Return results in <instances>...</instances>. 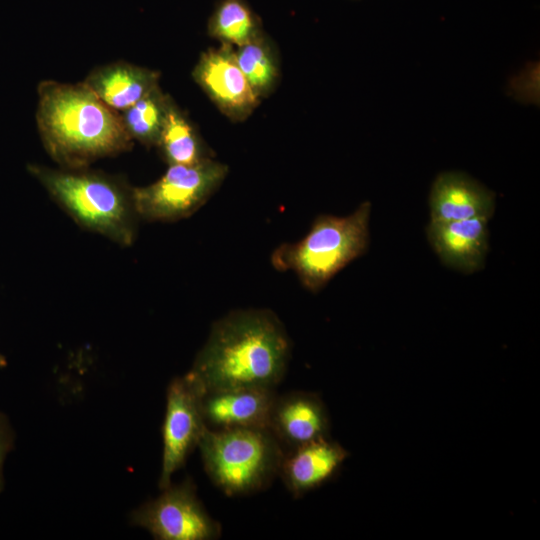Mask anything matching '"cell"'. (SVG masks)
Returning a JSON list of instances; mask_svg holds the SVG:
<instances>
[{
    "label": "cell",
    "instance_id": "cell-1",
    "mask_svg": "<svg viewBox=\"0 0 540 540\" xmlns=\"http://www.w3.org/2000/svg\"><path fill=\"white\" fill-rule=\"evenodd\" d=\"M290 352L286 329L271 310H235L213 324L186 375L200 393L274 389L285 375Z\"/></svg>",
    "mask_w": 540,
    "mask_h": 540
},
{
    "label": "cell",
    "instance_id": "cell-2",
    "mask_svg": "<svg viewBox=\"0 0 540 540\" xmlns=\"http://www.w3.org/2000/svg\"><path fill=\"white\" fill-rule=\"evenodd\" d=\"M36 123L43 146L64 169H82L133 147L120 114L84 82L41 81Z\"/></svg>",
    "mask_w": 540,
    "mask_h": 540
},
{
    "label": "cell",
    "instance_id": "cell-3",
    "mask_svg": "<svg viewBox=\"0 0 540 540\" xmlns=\"http://www.w3.org/2000/svg\"><path fill=\"white\" fill-rule=\"evenodd\" d=\"M29 173L50 197L82 228L98 233L121 246L136 237L137 213L132 187L101 171L54 169L28 165Z\"/></svg>",
    "mask_w": 540,
    "mask_h": 540
},
{
    "label": "cell",
    "instance_id": "cell-4",
    "mask_svg": "<svg viewBox=\"0 0 540 540\" xmlns=\"http://www.w3.org/2000/svg\"><path fill=\"white\" fill-rule=\"evenodd\" d=\"M370 212L371 204L365 201L347 216H317L302 239L272 252L271 264L278 271H292L309 291H320L367 251Z\"/></svg>",
    "mask_w": 540,
    "mask_h": 540
},
{
    "label": "cell",
    "instance_id": "cell-5",
    "mask_svg": "<svg viewBox=\"0 0 540 540\" xmlns=\"http://www.w3.org/2000/svg\"><path fill=\"white\" fill-rule=\"evenodd\" d=\"M198 448L207 475L228 496L266 488L286 452L267 427L206 428Z\"/></svg>",
    "mask_w": 540,
    "mask_h": 540
},
{
    "label": "cell",
    "instance_id": "cell-6",
    "mask_svg": "<svg viewBox=\"0 0 540 540\" xmlns=\"http://www.w3.org/2000/svg\"><path fill=\"white\" fill-rule=\"evenodd\" d=\"M227 173V165L212 158L194 165H168L155 182L132 187L137 216L161 222L187 218L207 202Z\"/></svg>",
    "mask_w": 540,
    "mask_h": 540
},
{
    "label": "cell",
    "instance_id": "cell-7",
    "mask_svg": "<svg viewBox=\"0 0 540 540\" xmlns=\"http://www.w3.org/2000/svg\"><path fill=\"white\" fill-rule=\"evenodd\" d=\"M162 494L131 514L132 524L158 540H214L221 525L206 511L190 478L170 484Z\"/></svg>",
    "mask_w": 540,
    "mask_h": 540
},
{
    "label": "cell",
    "instance_id": "cell-8",
    "mask_svg": "<svg viewBox=\"0 0 540 540\" xmlns=\"http://www.w3.org/2000/svg\"><path fill=\"white\" fill-rule=\"evenodd\" d=\"M200 408V391L185 374L174 378L167 389L162 428L163 454L159 488L172 482L173 474L186 462L206 429Z\"/></svg>",
    "mask_w": 540,
    "mask_h": 540
},
{
    "label": "cell",
    "instance_id": "cell-9",
    "mask_svg": "<svg viewBox=\"0 0 540 540\" xmlns=\"http://www.w3.org/2000/svg\"><path fill=\"white\" fill-rule=\"evenodd\" d=\"M192 76L218 109L234 121L246 119L261 100L240 69L231 45L203 52Z\"/></svg>",
    "mask_w": 540,
    "mask_h": 540
},
{
    "label": "cell",
    "instance_id": "cell-10",
    "mask_svg": "<svg viewBox=\"0 0 540 540\" xmlns=\"http://www.w3.org/2000/svg\"><path fill=\"white\" fill-rule=\"evenodd\" d=\"M330 427L327 407L318 394L304 391L276 394L267 428L284 449L330 437Z\"/></svg>",
    "mask_w": 540,
    "mask_h": 540
},
{
    "label": "cell",
    "instance_id": "cell-11",
    "mask_svg": "<svg viewBox=\"0 0 540 540\" xmlns=\"http://www.w3.org/2000/svg\"><path fill=\"white\" fill-rule=\"evenodd\" d=\"M348 457L338 442L322 438L286 451L278 474L298 498L334 479Z\"/></svg>",
    "mask_w": 540,
    "mask_h": 540
},
{
    "label": "cell",
    "instance_id": "cell-12",
    "mask_svg": "<svg viewBox=\"0 0 540 540\" xmlns=\"http://www.w3.org/2000/svg\"><path fill=\"white\" fill-rule=\"evenodd\" d=\"M274 389L230 388L200 393V408L208 429L267 427Z\"/></svg>",
    "mask_w": 540,
    "mask_h": 540
},
{
    "label": "cell",
    "instance_id": "cell-13",
    "mask_svg": "<svg viewBox=\"0 0 540 540\" xmlns=\"http://www.w3.org/2000/svg\"><path fill=\"white\" fill-rule=\"evenodd\" d=\"M489 219L476 217L456 221H430L428 240L447 266L464 273L482 269L488 251Z\"/></svg>",
    "mask_w": 540,
    "mask_h": 540
},
{
    "label": "cell",
    "instance_id": "cell-14",
    "mask_svg": "<svg viewBox=\"0 0 540 540\" xmlns=\"http://www.w3.org/2000/svg\"><path fill=\"white\" fill-rule=\"evenodd\" d=\"M429 205L431 221L490 219L495 209V196L466 174L444 172L433 182Z\"/></svg>",
    "mask_w": 540,
    "mask_h": 540
},
{
    "label": "cell",
    "instance_id": "cell-15",
    "mask_svg": "<svg viewBox=\"0 0 540 540\" xmlns=\"http://www.w3.org/2000/svg\"><path fill=\"white\" fill-rule=\"evenodd\" d=\"M157 71L117 61L94 68L84 84L109 108L121 113L159 85Z\"/></svg>",
    "mask_w": 540,
    "mask_h": 540
},
{
    "label": "cell",
    "instance_id": "cell-16",
    "mask_svg": "<svg viewBox=\"0 0 540 540\" xmlns=\"http://www.w3.org/2000/svg\"><path fill=\"white\" fill-rule=\"evenodd\" d=\"M156 147L168 165H194L211 158L195 128L174 101Z\"/></svg>",
    "mask_w": 540,
    "mask_h": 540
},
{
    "label": "cell",
    "instance_id": "cell-17",
    "mask_svg": "<svg viewBox=\"0 0 540 540\" xmlns=\"http://www.w3.org/2000/svg\"><path fill=\"white\" fill-rule=\"evenodd\" d=\"M172 102V98L158 85L135 104L119 113L130 138L146 147L157 146Z\"/></svg>",
    "mask_w": 540,
    "mask_h": 540
},
{
    "label": "cell",
    "instance_id": "cell-18",
    "mask_svg": "<svg viewBox=\"0 0 540 540\" xmlns=\"http://www.w3.org/2000/svg\"><path fill=\"white\" fill-rule=\"evenodd\" d=\"M261 32L260 19L245 0H220L208 21V34L231 46L239 47Z\"/></svg>",
    "mask_w": 540,
    "mask_h": 540
},
{
    "label": "cell",
    "instance_id": "cell-19",
    "mask_svg": "<svg viewBox=\"0 0 540 540\" xmlns=\"http://www.w3.org/2000/svg\"><path fill=\"white\" fill-rule=\"evenodd\" d=\"M237 63L256 95L268 96L277 84L279 67L272 46L261 32L235 50Z\"/></svg>",
    "mask_w": 540,
    "mask_h": 540
},
{
    "label": "cell",
    "instance_id": "cell-20",
    "mask_svg": "<svg viewBox=\"0 0 540 540\" xmlns=\"http://www.w3.org/2000/svg\"><path fill=\"white\" fill-rule=\"evenodd\" d=\"M14 435L7 417L0 412V492L4 488V461L13 446Z\"/></svg>",
    "mask_w": 540,
    "mask_h": 540
},
{
    "label": "cell",
    "instance_id": "cell-21",
    "mask_svg": "<svg viewBox=\"0 0 540 540\" xmlns=\"http://www.w3.org/2000/svg\"><path fill=\"white\" fill-rule=\"evenodd\" d=\"M7 365V360L5 358V356L0 353V368H3Z\"/></svg>",
    "mask_w": 540,
    "mask_h": 540
}]
</instances>
